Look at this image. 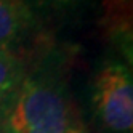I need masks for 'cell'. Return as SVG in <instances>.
I'll list each match as a JSON object with an SVG mask.
<instances>
[{
    "instance_id": "obj_8",
    "label": "cell",
    "mask_w": 133,
    "mask_h": 133,
    "mask_svg": "<svg viewBox=\"0 0 133 133\" xmlns=\"http://www.w3.org/2000/svg\"><path fill=\"white\" fill-rule=\"evenodd\" d=\"M72 133H85V131H83L82 128H79V125H77V127H75V128L72 130Z\"/></svg>"
},
{
    "instance_id": "obj_5",
    "label": "cell",
    "mask_w": 133,
    "mask_h": 133,
    "mask_svg": "<svg viewBox=\"0 0 133 133\" xmlns=\"http://www.w3.org/2000/svg\"><path fill=\"white\" fill-rule=\"evenodd\" d=\"M104 26L106 29L133 23V0H106L104 3Z\"/></svg>"
},
{
    "instance_id": "obj_4",
    "label": "cell",
    "mask_w": 133,
    "mask_h": 133,
    "mask_svg": "<svg viewBox=\"0 0 133 133\" xmlns=\"http://www.w3.org/2000/svg\"><path fill=\"white\" fill-rule=\"evenodd\" d=\"M24 77V68L18 56L0 48V99L19 87Z\"/></svg>"
},
{
    "instance_id": "obj_3",
    "label": "cell",
    "mask_w": 133,
    "mask_h": 133,
    "mask_svg": "<svg viewBox=\"0 0 133 133\" xmlns=\"http://www.w3.org/2000/svg\"><path fill=\"white\" fill-rule=\"evenodd\" d=\"M34 27V15L27 0H0V48L21 43Z\"/></svg>"
},
{
    "instance_id": "obj_1",
    "label": "cell",
    "mask_w": 133,
    "mask_h": 133,
    "mask_svg": "<svg viewBox=\"0 0 133 133\" xmlns=\"http://www.w3.org/2000/svg\"><path fill=\"white\" fill-rule=\"evenodd\" d=\"M5 123L6 133H72L77 127L64 87L45 74L23 79Z\"/></svg>"
},
{
    "instance_id": "obj_2",
    "label": "cell",
    "mask_w": 133,
    "mask_h": 133,
    "mask_svg": "<svg viewBox=\"0 0 133 133\" xmlns=\"http://www.w3.org/2000/svg\"><path fill=\"white\" fill-rule=\"evenodd\" d=\"M91 106L111 133H133V71L120 59H106L95 72Z\"/></svg>"
},
{
    "instance_id": "obj_6",
    "label": "cell",
    "mask_w": 133,
    "mask_h": 133,
    "mask_svg": "<svg viewBox=\"0 0 133 133\" xmlns=\"http://www.w3.org/2000/svg\"><path fill=\"white\" fill-rule=\"evenodd\" d=\"M108 32L111 37V42L123 56L127 66L133 71V23L109 27Z\"/></svg>"
},
{
    "instance_id": "obj_7",
    "label": "cell",
    "mask_w": 133,
    "mask_h": 133,
    "mask_svg": "<svg viewBox=\"0 0 133 133\" xmlns=\"http://www.w3.org/2000/svg\"><path fill=\"white\" fill-rule=\"evenodd\" d=\"M45 2H48L50 5H55V6H72L83 2V0H45Z\"/></svg>"
}]
</instances>
